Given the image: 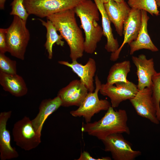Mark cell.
I'll return each instance as SVG.
<instances>
[{"label":"cell","instance_id":"obj_1","mask_svg":"<svg viewBox=\"0 0 160 160\" xmlns=\"http://www.w3.org/2000/svg\"><path fill=\"white\" fill-rule=\"evenodd\" d=\"M73 9L50 15L46 18L52 22L57 31L67 42L72 61L77 60L83 55L85 39L77 23Z\"/></svg>","mask_w":160,"mask_h":160},{"label":"cell","instance_id":"obj_2","mask_svg":"<svg viewBox=\"0 0 160 160\" xmlns=\"http://www.w3.org/2000/svg\"><path fill=\"white\" fill-rule=\"evenodd\" d=\"M73 9L80 19L85 33L84 52L92 54L103 35L102 28L97 23L100 13L98 7L92 0H84Z\"/></svg>","mask_w":160,"mask_h":160},{"label":"cell","instance_id":"obj_3","mask_svg":"<svg viewBox=\"0 0 160 160\" xmlns=\"http://www.w3.org/2000/svg\"><path fill=\"white\" fill-rule=\"evenodd\" d=\"M127 120L128 116L125 110L119 109L115 111L111 106L100 120L92 123L83 124L81 131L101 141L113 134L124 133L129 135L130 132L127 124Z\"/></svg>","mask_w":160,"mask_h":160},{"label":"cell","instance_id":"obj_4","mask_svg":"<svg viewBox=\"0 0 160 160\" xmlns=\"http://www.w3.org/2000/svg\"><path fill=\"white\" fill-rule=\"evenodd\" d=\"M13 16L11 24L6 28L7 52L12 56L23 60L30 33L26 26V22L17 16Z\"/></svg>","mask_w":160,"mask_h":160},{"label":"cell","instance_id":"obj_5","mask_svg":"<svg viewBox=\"0 0 160 160\" xmlns=\"http://www.w3.org/2000/svg\"><path fill=\"white\" fill-rule=\"evenodd\" d=\"M84 0H24L28 12L40 18L73 9Z\"/></svg>","mask_w":160,"mask_h":160},{"label":"cell","instance_id":"obj_6","mask_svg":"<svg viewBox=\"0 0 160 160\" xmlns=\"http://www.w3.org/2000/svg\"><path fill=\"white\" fill-rule=\"evenodd\" d=\"M95 89L92 92H89L79 108L71 111L70 114L73 116H82L86 123L90 122L92 117L102 111H107L111 106L106 99H100L98 93L102 84L98 76L95 77Z\"/></svg>","mask_w":160,"mask_h":160},{"label":"cell","instance_id":"obj_7","mask_svg":"<svg viewBox=\"0 0 160 160\" xmlns=\"http://www.w3.org/2000/svg\"><path fill=\"white\" fill-rule=\"evenodd\" d=\"M12 134L16 145L26 151L36 148L41 142V135L36 131L31 120L27 116L14 124Z\"/></svg>","mask_w":160,"mask_h":160},{"label":"cell","instance_id":"obj_8","mask_svg":"<svg viewBox=\"0 0 160 160\" xmlns=\"http://www.w3.org/2000/svg\"><path fill=\"white\" fill-rule=\"evenodd\" d=\"M102 141L104 151L110 152L114 160H134L141 154L140 151L133 149L132 144L122 134L109 135Z\"/></svg>","mask_w":160,"mask_h":160},{"label":"cell","instance_id":"obj_9","mask_svg":"<svg viewBox=\"0 0 160 160\" xmlns=\"http://www.w3.org/2000/svg\"><path fill=\"white\" fill-rule=\"evenodd\" d=\"M138 91L137 85L129 81L114 84H102L99 90L101 95L110 98L111 106L113 108L118 107L122 101L133 98Z\"/></svg>","mask_w":160,"mask_h":160},{"label":"cell","instance_id":"obj_10","mask_svg":"<svg viewBox=\"0 0 160 160\" xmlns=\"http://www.w3.org/2000/svg\"><path fill=\"white\" fill-rule=\"evenodd\" d=\"M137 114L149 120L153 123L159 124L156 110L152 97L151 87H146L139 90L136 95L129 100Z\"/></svg>","mask_w":160,"mask_h":160},{"label":"cell","instance_id":"obj_11","mask_svg":"<svg viewBox=\"0 0 160 160\" xmlns=\"http://www.w3.org/2000/svg\"><path fill=\"white\" fill-rule=\"evenodd\" d=\"M141 10L131 8L129 15L124 23V40L117 50L115 52L111 53L110 58L111 61H115L118 59L120 52L126 44H129L136 39L141 28Z\"/></svg>","mask_w":160,"mask_h":160},{"label":"cell","instance_id":"obj_12","mask_svg":"<svg viewBox=\"0 0 160 160\" xmlns=\"http://www.w3.org/2000/svg\"><path fill=\"white\" fill-rule=\"evenodd\" d=\"M88 92V89L80 79H74L60 89L57 96L61 100V106L79 107Z\"/></svg>","mask_w":160,"mask_h":160},{"label":"cell","instance_id":"obj_13","mask_svg":"<svg viewBox=\"0 0 160 160\" xmlns=\"http://www.w3.org/2000/svg\"><path fill=\"white\" fill-rule=\"evenodd\" d=\"M132 60L137 68L138 90H142L146 87H151L152 77L157 73L155 69L153 58L148 59L145 55L141 54L138 57L132 56Z\"/></svg>","mask_w":160,"mask_h":160},{"label":"cell","instance_id":"obj_14","mask_svg":"<svg viewBox=\"0 0 160 160\" xmlns=\"http://www.w3.org/2000/svg\"><path fill=\"white\" fill-rule=\"evenodd\" d=\"M58 62L59 64L71 68L80 78L89 92L94 91L95 88L93 78L96 71V64L94 59L89 58L84 65L79 63L77 60L72 61L71 63L65 61H59Z\"/></svg>","mask_w":160,"mask_h":160},{"label":"cell","instance_id":"obj_15","mask_svg":"<svg viewBox=\"0 0 160 160\" xmlns=\"http://www.w3.org/2000/svg\"><path fill=\"white\" fill-rule=\"evenodd\" d=\"M12 111L2 112L0 113V158L1 160H9L19 156V154L11 145L9 131L7 123L11 116Z\"/></svg>","mask_w":160,"mask_h":160},{"label":"cell","instance_id":"obj_16","mask_svg":"<svg viewBox=\"0 0 160 160\" xmlns=\"http://www.w3.org/2000/svg\"><path fill=\"white\" fill-rule=\"evenodd\" d=\"M104 5L110 22L113 24L118 34L122 36L124 23L131 8L125 1L119 2L111 0Z\"/></svg>","mask_w":160,"mask_h":160},{"label":"cell","instance_id":"obj_17","mask_svg":"<svg viewBox=\"0 0 160 160\" xmlns=\"http://www.w3.org/2000/svg\"><path fill=\"white\" fill-rule=\"evenodd\" d=\"M142 24L140 31L136 39L132 41L129 45L130 47L129 54L132 55L136 51L145 49L153 52L159 51V49L152 42L148 33V22L149 17L147 12L141 10Z\"/></svg>","mask_w":160,"mask_h":160},{"label":"cell","instance_id":"obj_18","mask_svg":"<svg viewBox=\"0 0 160 160\" xmlns=\"http://www.w3.org/2000/svg\"><path fill=\"white\" fill-rule=\"evenodd\" d=\"M62 105V101L57 96L53 99L43 100L39 107V112L31 120L33 126L37 132L41 135L43 125L47 118Z\"/></svg>","mask_w":160,"mask_h":160},{"label":"cell","instance_id":"obj_19","mask_svg":"<svg viewBox=\"0 0 160 160\" xmlns=\"http://www.w3.org/2000/svg\"><path fill=\"white\" fill-rule=\"evenodd\" d=\"M0 84L3 89L16 97L26 95L28 89L23 78L15 74H9L0 71Z\"/></svg>","mask_w":160,"mask_h":160},{"label":"cell","instance_id":"obj_20","mask_svg":"<svg viewBox=\"0 0 160 160\" xmlns=\"http://www.w3.org/2000/svg\"><path fill=\"white\" fill-rule=\"evenodd\" d=\"M94 1L101 15L103 35L106 37L107 40L105 48L108 52L114 53L117 50L119 46L117 40L114 37L111 25V22L105 9L104 4L100 0Z\"/></svg>","mask_w":160,"mask_h":160},{"label":"cell","instance_id":"obj_21","mask_svg":"<svg viewBox=\"0 0 160 160\" xmlns=\"http://www.w3.org/2000/svg\"><path fill=\"white\" fill-rule=\"evenodd\" d=\"M131 63L129 60L117 63L111 68L107 79V83L114 84L120 82L129 81L127 76L130 71Z\"/></svg>","mask_w":160,"mask_h":160},{"label":"cell","instance_id":"obj_22","mask_svg":"<svg viewBox=\"0 0 160 160\" xmlns=\"http://www.w3.org/2000/svg\"><path fill=\"white\" fill-rule=\"evenodd\" d=\"M38 20L47 30L46 41L44 47L48 53V58L51 59L53 57V45L56 43L57 45L63 47L64 44V42L62 40L63 38L60 34H58L56 28L51 21L48 19L47 21L41 19Z\"/></svg>","mask_w":160,"mask_h":160},{"label":"cell","instance_id":"obj_23","mask_svg":"<svg viewBox=\"0 0 160 160\" xmlns=\"http://www.w3.org/2000/svg\"><path fill=\"white\" fill-rule=\"evenodd\" d=\"M127 3L131 8L145 11L153 16L159 15L156 0H128Z\"/></svg>","mask_w":160,"mask_h":160},{"label":"cell","instance_id":"obj_24","mask_svg":"<svg viewBox=\"0 0 160 160\" xmlns=\"http://www.w3.org/2000/svg\"><path fill=\"white\" fill-rule=\"evenodd\" d=\"M152 81V97L156 108L157 118L160 121V72H157L153 76Z\"/></svg>","mask_w":160,"mask_h":160},{"label":"cell","instance_id":"obj_25","mask_svg":"<svg viewBox=\"0 0 160 160\" xmlns=\"http://www.w3.org/2000/svg\"><path fill=\"white\" fill-rule=\"evenodd\" d=\"M16 63V61L10 59L5 54L0 53V71L9 74H17Z\"/></svg>","mask_w":160,"mask_h":160},{"label":"cell","instance_id":"obj_26","mask_svg":"<svg viewBox=\"0 0 160 160\" xmlns=\"http://www.w3.org/2000/svg\"><path fill=\"white\" fill-rule=\"evenodd\" d=\"M23 1L24 0H13L10 4L12 10L10 14L17 16L26 22L29 14L24 7Z\"/></svg>","mask_w":160,"mask_h":160},{"label":"cell","instance_id":"obj_27","mask_svg":"<svg viewBox=\"0 0 160 160\" xmlns=\"http://www.w3.org/2000/svg\"><path fill=\"white\" fill-rule=\"evenodd\" d=\"M7 29H0V53L5 54L7 52L6 33Z\"/></svg>","mask_w":160,"mask_h":160},{"label":"cell","instance_id":"obj_28","mask_svg":"<svg viewBox=\"0 0 160 160\" xmlns=\"http://www.w3.org/2000/svg\"><path fill=\"white\" fill-rule=\"evenodd\" d=\"M77 160H111L110 157L108 156L102 157L101 158L96 159L92 157L87 151L81 152Z\"/></svg>","mask_w":160,"mask_h":160},{"label":"cell","instance_id":"obj_29","mask_svg":"<svg viewBox=\"0 0 160 160\" xmlns=\"http://www.w3.org/2000/svg\"><path fill=\"white\" fill-rule=\"evenodd\" d=\"M6 0H0V9H3L4 8V4Z\"/></svg>","mask_w":160,"mask_h":160},{"label":"cell","instance_id":"obj_30","mask_svg":"<svg viewBox=\"0 0 160 160\" xmlns=\"http://www.w3.org/2000/svg\"><path fill=\"white\" fill-rule=\"evenodd\" d=\"M111 0H113L116 2H121L124 1V0H100V1L104 4L108 2Z\"/></svg>","mask_w":160,"mask_h":160},{"label":"cell","instance_id":"obj_31","mask_svg":"<svg viewBox=\"0 0 160 160\" xmlns=\"http://www.w3.org/2000/svg\"><path fill=\"white\" fill-rule=\"evenodd\" d=\"M156 1L157 6L160 7V0H156Z\"/></svg>","mask_w":160,"mask_h":160}]
</instances>
